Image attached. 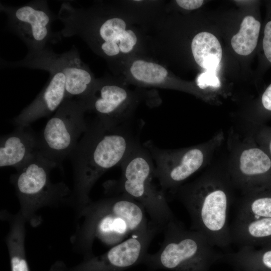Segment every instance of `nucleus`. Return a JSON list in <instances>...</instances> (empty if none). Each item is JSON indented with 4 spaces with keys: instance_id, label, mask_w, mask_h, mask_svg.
Masks as SVG:
<instances>
[{
    "instance_id": "obj_15",
    "label": "nucleus",
    "mask_w": 271,
    "mask_h": 271,
    "mask_svg": "<svg viewBox=\"0 0 271 271\" xmlns=\"http://www.w3.org/2000/svg\"><path fill=\"white\" fill-rule=\"evenodd\" d=\"M38 151V135L31 126H17L1 138L0 167L16 169Z\"/></svg>"
},
{
    "instance_id": "obj_9",
    "label": "nucleus",
    "mask_w": 271,
    "mask_h": 271,
    "mask_svg": "<svg viewBox=\"0 0 271 271\" xmlns=\"http://www.w3.org/2000/svg\"><path fill=\"white\" fill-rule=\"evenodd\" d=\"M3 67H23L47 71L59 69L66 77L65 99H75L85 104L93 90V78L81 61L78 50L74 46L69 51L57 53L45 47L36 52H28L23 59L15 62L3 60Z\"/></svg>"
},
{
    "instance_id": "obj_10",
    "label": "nucleus",
    "mask_w": 271,
    "mask_h": 271,
    "mask_svg": "<svg viewBox=\"0 0 271 271\" xmlns=\"http://www.w3.org/2000/svg\"><path fill=\"white\" fill-rule=\"evenodd\" d=\"M230 139L231 156L226 171L233 187L243 195L262 190L271 170L270 158L249 135L240 137L232 132Z\"/></svg>"
},
{
    "instance_id": "obj_24",
    "label": "nucleus",
    "mask_w": 271,
    "mask_h": 271,
    "mask_svg": "<svg viewBox=\"0 0 271 271\" xmlns=\"http://www.w3.org/2000/svg\"><path fill=\"white\" fill-rule=\"evenodd\" d=\"M214 71L208 70L199 76L197 79V84L200 89H204L208 87L217 88L220 87L219 80Z\"/></svg>"
},
{
    "instance_id": "obj_8",
    "label": "nucleus",
    "mask_w": 271,
    "mask_h": 271,
    "mask_svg": "<svg viewBox=\"0 0 271 271\" xmlns=\"http://www.w3.org/2000/svg\"><path fill=\"white\" fill-rule=\"evenodd\" d=\"M85 104L75 99H65L38 135L39 152L57 167L75 149L88 123Z\"/></svg>"
},
{
    "instance_id": "obj_6",
    "label": "nucleus",
    "mask_w": 271,
    "mask_h": 271,
    "mask_svg": "<svg viewBox=\"0 0 271 271\" xmlns=\"http://www.w3.org/2000/svg\"><path fill=\"white\" fill-rule=\"evenodd\" d=\"M164 238L159 250L147 253L144 259L159 267L174 271H210L220 261L217 252L202 233L187 229L176 218L163 229Z\"/></svg>"
},
{
    "instance_id": "obj_28",
    "label": "nucleus",
    "mask_w": 271,
    "mask_h": 271,
    "mask_svg": "<svg viewBox=\"0 0 271 271\" xmlns=\"http://www.w3.org/2000/svg\"><path fill=\"white\" fill-rule=\"evenodd\" d=\"M268 149H269V151L270 152V153L271 154V140L269 141V144H268Z\"/></svg>"
},
{
    "instance_id": "obj_27",
    "label": "nucleus",
    "mask_w": 271,
    "mask_h": 271,
    "mask_svg": "<svg viewBox=\"0 0 271 271\" xmlns=\"http://www.w3.org/2000/svg\"><path fill=\"white\" fill-rule=\"evenodd\" d=\"M176 3L186 10H194L200 8L203 3L202 0H177Z\"/></svg>"
},
{
    "instance_id": "obj_11",
    "label": "nucleus",
    "mask_w": 271,
    "mask_h": 271,
    "mask_svg": "<svg viewBox=\"0 0 271 271\" xmlns=\"http://www.w3.org/2000/svg\"><path fill=\"white\" fill-rule=\"evenodd\" d=\"M1 10L7 16L8 26L26 44L28 52L40 51L48 42L59 38L51 26L56 15L49 9L45 0L33 1L20 6L1 4Z\"/></svg>"
},
{
    "instance_id": "obj_19",
    "label": "nucleus",
    "mask_w": 271,
    "mask_h": 271,
    "mask_svg": "<svg viewBox=\"0 0 271 271\" xmlns=\"http://www.w3.org/2000/svg\"><path fill=\"white\" fill-rule=\"evenodd\" d=\"M196 62L208 70H215L221 61L222 51L217 38L213 34L203 32L197 34L191 43Z\"/></svg>"
},
{
    "instance_id": "obj_22",
    "label": "nucleus",
    "mask_w": 271,
    "mask_h": 271,
    "mask_svg": "<svg viewBox=\"0 0 271 271\" xmlns=\"http://www.w3.org/2000/svg\"><path fill=\"white\" fill-rule=\"evenodd\" d=\"M271 217V193L262 190L243 195L236 218Z\"/></svg>"
},
{
    "instance_id": "obj_21",
    "label": "nucleus",
    "mask_w": 271,
    "mask_h": 271,
    "mask_svg": "<svg viewBox=\"0 0 271 271\" xmlns=\"http://www.w3.org/2000/svg\"><path fill=\"white\" fill-rule=\"evenodd\" d=\"M239 31L231 40L232 48L243 56L251 54L256 47L260 30V22L252 16L242 20Z\"/></svg>"
},
{
    "instance_id": "obj_1",
    "label": "nucleus",
    "mask_w": 271,
    "mask_h": 271,
    "mask_svg": "<svg viewBox=\"0 0 271 271\" xmlns=\"http://www.w3.org/2000/svg\"><path fill=\"white\" fill-rule=\"evenodd\" d=\"M131 123L114 125L96 118L71 155L73 170L72 207L77 211L92 200L89 193L109 169L120 166L140 144Z\"/></svg>"
},
{
    "instance_id": "obj_23",
    "label": "nucleus",
    "mask_w": 271,
    "mask_h": 271,
    "mask_svg": "<svg viewBox=\"0 0 271 271\" xmlns=\"http://www.w3.org/2000/svg\"><path fill=\"white\" fill-rule=\"evenodd\" d=\"M130 72L137 80L149 84L163 82L168 74L167 70L161 65L141 60L132 63Z\"/></svg>"
},
{
    "instance_id": "obj_25",
    "label": "nucleus",
    "mask_w": 271,
    "mask_h": 271,
    "mask_svg": "<svg viewBox=\"0 0 271 271\" xmlns=\"http://www.w3.org/2000/svg\"><path fill=\"white\" fill-rule=\"evenodd\" d=\"M137 38L135 34L131 30L125 31L118 44L120 51L123 53L130 52L136 45Z\"/></svg>"
},
{
    "instance_id": "obj_2",
    "label": "nucleus",
    "mask_w": 271,
    "mask_h": 271,
    "mask_svg": "<svg viewBox=\"0 0 271 271\" xmlns=\"http://www.w3.org/2000/svg\"><path fill=\"white\" fill-rule=\"evenodd\" d=\"M146 213L142 205L121 194L92 201L76 212V227L70 238L72 248L84 259L90 258L94 256L96 239L114 246L147 230L153 223Z\"/></svg>"
},
{
    "instance_id": "obj_18",
    "label": "nucleus",
    "mask_w": 271,
    "mask_h": 271,
    "mask_svg": "<svg viewBox=\"0 0 271 271\" xmlns=\"http://www.w3.org/2000/svg\"><path fill=\"white\" fill-rule=\"evenodd\" d=\"M220 261L229 264L235 271H271V245L258 249L240 247L236 252L223 253Z\"/></svg>"
},
{
    "instance_id": "obj_26",
    "label": "nucleus",
    "mask_w": 271,
    "mask_h": 271,
    "mask_svg": "<svg viewBox=\"0 0 271 271\" xmlns=\"http://www.w3.org/2000/svg\"><path fill=\"white\" fill-rule=\"evenodd\" d=\"M262 48L264 58L271 64V19L268 20L264 26Z\"/></svg>"
},
{
    "instance_id": "obj_13",
    "label": "nucleus",
    "mask_w": 271,
    "mask_h": 271,
    "mask_svg": "<svg viewBox=\"0 0 271 271\" xmlns=\"http://www.w3.org/2000/svg\"><path fill=\"white\" fill-rule=\"evenodd\" d=\"M50 77L45 87L28 106L13 119L17 126H30L33 122L55 112L66 97V77L59 69L47 70Z\"/></svg>"
},
{
    "instance_id": "obj_20",
    "label": "nucleus",
    "mask_w": 271,
    "mask_h": 271,
    "mask_svg": "<svg viewBox=\"0 0 271 271\" xmlns=\"http://www.w3.org/2000/svg\"><path fill=\"white\" fill-rule=\"evenodd\" d=\"M125 27V22L119 18H110L102 22L98 28L97 35L101 40L100 49L104 55L111 57L119 53L118 44Z\"/></svg>"
},
{
    "instance_id": "obj_7",
    "label": "nucleus",
    "mask_w": 271,
    "mask_h": 271,
    "mask_svg": "<svg viewBox=\"0 0 271 271\" xmlns=\"http://www.w3.org/2000/svg\"><path fill=\"white\" fill-rule=\"evenodd\" d=\"M224 140L220 131L207 141L178 149H162L148 141L143 146L150 153L162 190L173 195L189 178L204 167Z\"/></svg>"
},
{
    "instance_id": "obj_5",
    "label": "nucleus",
    "mask_w": 271,
    "mask_h": 271,
    "mask_svg": "<svg viewBox=\"0 0 271 271\" xmlns=\"http://www.w3.org/2000/svg\"><path fill=\"white\" fill-rule=\"evenodd\" d=\"M56 167L38 151L11 176L20 205L19 211L33 227L42 223V218L38 213L42 208L72 206V190L64 182L51 180L50 172Z\"/></svg>"
},
{
    "instance_id": "obj_4",
    "label": "nucleus",
    "mask_w": 271,
    "mask_h": 271,
    "mask_svg": "<svg viewBox=\"0 0 271 271\" xmlns=\"http://www.w3.org/2000/svg\"><path fill=\"white\" fill-rule=\"evenodd\" d=\"M120 166V178L106 181L103 184L104 193L108 196L123 195L137 201L160 231L163 230L176 218L156 178L155 165L149 151L139 144Z\"/></svg>"
},
{
    "instance_id": "obj_16",
    "label": "nucleus",
    "mask_w": 271,
    "mask_h": 271,
    "mask_svg": "<svg viewBox=\"0 0 271 271\" xmlns=\"http://www.w3.org/2000/svg\"><path fill=\"white\" fill-rule=\"evenodd\" d=\"M1 218L9 224L6 236L11 271H30L25 249L26 220L21 212L13 214L6 210L1 212Z\"/></svg>"
},
{
    "instance_id": "obj_14",
    "label": "nucleus",
    "mask_w": 271,
    "mask_h": 271,
    "mask_svg": "<svg viewBox=\"0 0 271 271\" xmlns=\"http://www.w3.org/2000/svg\"><path fill=\"white\" fill-rule=\"evenodd\" d=\"M128 95L123 88L111 84L94 86L85 104L87 110L94 111L100 120L114 125L131 123L123 113Z\"/></svg>"
},
{
    "instance_id": "obj_17",
    "label": "nucleus",
    "mask_w": 271,
    "mask_h": 271,
    "mask_svg": "<svg viewBox=\"0 0 271 271\" xmlns=\"http://www.w3.org/2000/svg\"><path fill=\"white\" fill-rule=\"evenodd\" d=\"M230 229L231 242L240 247L271 245V217L235 218Z\"/></svg>"
},
{
    "instance_id": "obj_12",
    "label": "nucleus",
    "mask_w": 271,
    "mask_h": 271,
    "mask_svg": "<svg viewBox=\"0 0 271 271\" xmlns=\"http://www.w3.org/2000/svg\"><path fill=\"white\" fill-rule=\"evenodd\" d=\"M159 231L153 224L147 230L131 235L99 256L84 259L70 267L58 261L51 266L50 271L122 270L144 259L151 241Z\"/></svg>"
},
{
    "instance_id": "obj_3",
    "label": "nucleus",
    "mask_w": 271,
    "mask_h": 271,
    "mask_svg": "<svg viewBox=\"0 0 271 271\" xmlns=\"http://www.w3.org/2000/svg\"><path fill=\"white\" fill-rule=\"evenodd\" d=\"M234 187L227 172L210 171L180 186L173 195L183 204L191 218V229L203 234L220 248L231 242L228 214Z\"/></svg>"
}]
</instances>
